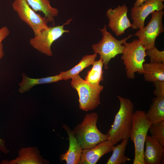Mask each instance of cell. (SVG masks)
Here are the masks:
<instances>
[{
    "label": "cell",
    "mask_w": 164,
    "mask_h": 164,
    "mask_svg": "<svg viewBox=\"0 0 164 164\" xmlns=\"http://www.w3.org/2000/svg\"><path fill=\"white\" fill-rule=\"evenodd\" d=\"M120 102L111 128L106 134L112 144L114 145L125 138H129L132 127L134 105L128 98L117 96Z\"/></svg>",
    "instance_id": "6da1fadb"
},
{
    "label": "cell",
    "mask_w": 164,
    "mask_h": 164,
    "mask_svg": "<svg viewBox=\"0 0 164 164\" xmlns=\"http://www.w3.org/2000/svg\"><path fill=\"white\" fill-rule=\"evenodd\" d=\"M98 118L96 112L87 114L72 130L83 149L91 148L108 139L106 134L101 132L97 128Z\"/></svg>",
    "instance_id": "7a4b0ae2"
},
{
    "label": "cell",
    "mask_w": 164,
    "mask_h": 164,
    "mask_svg": "<svg viewBox=\"0 0 164 164\" xmlns=\"http://www.w3.org/2000/svg\"><path fill=\"white\" fill-rule=\"evenodd\" d=\"M102 34V38L97 43L92 45L91 48L94 53L98 54L103 62L105 69L109 68L108 63L110 60L120 54H122L125 46L123 44L132 36H128L120 40L114 37L107 30V26L105 25L103 29H98Z\"/></svg>",
    "instance_id": "3957f363"
},
{
    "label": "cell",
    "mask_w": 164,
    "mask_h": 164,
    "mask_svg": "<svg viewBox=\"0 0 164 164\" xmlns=\"http://www.w3.org/2000/svg\"><path fill=\"white\" fill-rule=\"evenodd\" d=\"M152 123L142 110L134 112L133 123L129 138L134 144L135 156L133 164H145L144 147L147 132Z\"/></svg>",
    "instance_id": "277c9868"
},
{
    "label": "cell",
    "mask_w": 164,
    "mask_h": 164,
    "mask_svg": "<svg viewBox=\"0 0 164 164\" xmlns=\"http://www.w3.org/2000/svg\"><path fill=\"white\" fill-rule=\"evenodd\" d=\"M71 85L78 93L79 107L81 110L87 111L94 109L101 104L100 95L103 86L91 84L79 74L71 79Z\"/></svg>",
    "instance_id": "5b68a950"
},
{
    "label": "cell",
    "mask_w": 164,
    "mask_h": 164,
    "mask_svg": "<svg viewBox=\"0 0 164 164\" xmlns=\"http://www.w3.org/2000/svg\"><path fill=\"white\" fill-rule=\"evenodd\" d=\"M125 48L121 59L125 66L126 75L128 78L134 79L135 73L143 74V64L145 62L146 49L139 41L134 39L131 43L125 42Z\"/></svg>",
    "instance_id": "8992f818"
},
{
    "label": "cell",
    "mask_w": 164,
    "mask_h": 164,
    "mask_svg": "<svg viewBox=\"0 0 164 164\" xmlns=\"http://www.w3.org/2000/svg\"><path fill=\"white\" fill-rule=\"evenodd\" d=\"M72 20L70 19L62 25L49 26L40 31L37 34L30 39L29 43L34 49L47 56H53L51 47L53 43L69 30L64 29L65 25L69 24Z\"/></svg>",
    "instance_id": "52a82bcc"
},
{
    "label": "cell",
    "mask_w": 164,
    "mask_h": 164,
    "mask_svg": "<svg viewBox=\"0 0 164 164\" xmlns=\"http://www.w3.org/2000/svg\"><path fill=\"white\" fill-rule=\"evenodd\" d=\"M12 6L19 19L32 29L34 36L49 27L47 19L37 14L26 0H14Z\"/></svg>",
    "instance_id": "ba28073f"
},
{
    "label": "cell",
    "mask_w": 164,
    "mask_h": 164,
    "mask_svg": "<svg viewBox=\"0 0 164 164\" xmlns=\"http://www.w3.org/2000/svg\"><path fill=\"white\" fill-rule=\"evenodd\" d=\"M151 14V18L146 26L138 29L134 35L138 38V40L146 50L155 46L157 37L164 31L162 22L164 11H155Z\"/></svg>",
    "instance_id": "9c48e42d"
},
{
    "label": "cell",
    "mask_w": 164,
    "mask_h": 164,
    "mask_svg": "<svg viewBox=\"0 0 164 164\" xmlns=\"http://www.w3.org/2000/svg\"><path fill=\"white\" fill-rule=\"evenodd\" d=\"M164 0H148L138 7H133L131 10V15L133 20L131 28L137 29L144 27L145 20L150 14L155 11H162Z\"/></svg>",
    "instance_id": "30bf717a"
},
{
    "label": "cell",
    "mask_w": 164,
    "mask_h": 164,
    "mask_svg": "<svg viewBox=\"0 0 164 164\" xmlns=\"http://www.w3.org/2000/svg\"><path fill=\"white\" fill-rule=\"evenodd\" d=\"M128 8L125 4L118 5L114 9L108 10L106 14L108 19V27L117 36L125 33V30L132 27V25L127 17Z\"/></svg>",
    "instance_id": "8fae6325"
},
{
    "label": "cell",
    "mask_w": 164,
    "mask_h": 164,
    "mask_svg": "<svg viewBox=\"0 0 164 164\" xmlns=\"http://www.w3.org/2000/svg\"><path fill=\"white\" fill-rule=\"evenodd\" d=\"M49 161L44 159L36 147H27L20 149L18 156L15 159L2 161L1 164H48Z\"/></svg>",
    "instance_id": "7c38bea8"
},
{
    "label": "cell",
    "mask_w": 164,
    "mask_h": 164,
    "mask_svg": "<svg viewBox=\"0 0 164 164\" xmlns=\"http://www.w3.org/2000/svg\"><path fill=\"white\" fill-rule=\"evenodd\" d=\"M113 145L108 139L91 148L83 149L78 164H95L104 155L112 151Z\"/></svg>",
    "instance_id": "4fadbf2b"
},
{
    "label": "cell",
    "mask_w": 164,
    "mask_h": 164,
    "mask_svg": "<svg viewBox=\"0 0 164 164\" xmlns=\"http://www.w3.org/2000/svg\"><path fill=\"white\" fill-rule=\"evenodd\" d=\"M144 152L145 164H160L163 159L164 146L152 136L147 135Z\"/></svg>",
    "instance_id": "5bb4252c"
},
{
    "label": "cell",
    "mask_w": 164,
    "mask_h": 164,
    "mask_svg": "<svg viewBox=\"0 0 164 164\" xmlns=\"http://www.w3.org/2000/svg\"><path fill=\"white\" fill-rule=\"evenodd\" d=\"M63 127L68 135L69 143L68 150L66 153L60 155V159L65 161L67 164H78L83 149L73 131L65 124H63Z\"/></svg>",
    "instance_id": "9a60e30c"
},
{
    "label": "cell",
    "mask_w": 164,
    "mask_h": 164,
    "mask_svg": "<svg viewBox=\"0 0 164 164\" xmlns=\"http://www.w3.org/2000/svg\"><path fill=\"white\" fill-rule=\"evenodd\" d=\"M22 81L19 84V87L18 91L22 94L29 91L36 85L56 82L63 80L62 77L59 74L46 77L32 78L28 77L25 73H22Z\"/></svg>",
    "instance_id": "2e32d148"
},
{
    "label": "cell",
    "mask_w": 164,
    "mask_h": 164,
    "mask_svg": "<svg viewBox=\"0 0 164 164\" xmlns=\"http://www.w3.org/2000/svg\"><path fill=\"white\" fill-rule=\"evenodd\" d=\"M30 6L36 12H42L49 22L55 26V17L58 15L59 10L52 7L49 0H26Z\"/></svg>",
    "instance_id": "e0dca14e"
},
{
    "label": "cell",
    "mask_w": 164,
    "mask_h": 164,
    "mask_svg": "<svg viewBox=\"0 0 164 164\" xmlns=\"http://www.w3.org/2000/svg\"><path fill=\"white\" fill-rule=\"evenodd\" d=\"M145 80L148 82L164 81V63H144Z\"/></svg>",
    "instance_id": "ac0fdd59"
},
{
    "label": "cell",
    "mask_w": 164,
    "mask_h": 164,
    "mask_svg": "<svg viewBox=\"0 0 164 164\" xmlns=\"http://www.w3.org/2000/svg\"><path fill=\"white\" fill-rule=\"evenodd\" d=\"M97 54L86 55L83 56L79 63L71 69L65 71H61L59 74L63 80H67L72 79L79 74L83 70L92 65L97 56Z\"/></svg>",
    "instance_id": "d6986e66"
},
{
    "label": "cell",
    "mask_w": 164,
    "mask_h": 164,
    "mask_svg": "<svg viewBox=\"0 0 164 164\" xmlns=\"http://www.w3.org/2000/svg\"><path fill=\"white\" fill-rule=\"evenodd\" d=\"M146 116L152 123L164 120V97H154Z\"/></svg>",
    "instance_id": "ffe728a7"
},
{
    "label": "cell",
    "mask_w": 164,
    "mask_h": 164,
    "mask_svg": "<svg viewBox=\"0 0 164 164\" xmlns=\"http://www.w3.org/2000/svg\"><path fill=\"white\" fill-rule=\"evenodd\" d=\"M128 138H123L120 144L113 146L112 154L108 159L107 164H126L131 159L125 155L126 148L128 144Z\"/></svg>",
    "instance_id": "44dd1931"
},
{
    "label": "cell",
    "mask_w": 164,
    "mask_h": 164,
    "mask_svg": "<svg viewBox=\"0 0 164 164\" xmlns=\"http://www.w3.org/2000/svg\"><path fill=\"white\" fill-rule=\"evenodd\" d=\"M92 65V67L87 72L84 80L92 85H98L103 79V61L100 58L97 60H95Z\"/></svg>",
    "instance_id": "7402d4cb"
},
{
    "label": "cell",
    "mask_w": 164,
    "mask_h": 164,
    "mask_svg": "<svg viewBox=\"0 0 164 164\" xmlns=\"http://www.w3.org/2000/svg\"><path fill=\"white\" fill-rule=\"evenodd\" d=\"M149 130L151 136L164 147V120L152 123Z\"/></svg>",
    "instance_id": "603a6c76"
},
{
    "label": "cell",
    "mask_w": 164,
    "mask_h": 164,
    "mask_svg": "<svg viewBox=\"0 0 164 164\" xmlns=\"http://www.w3.org/2000/svg\"><path fill=\"white\" fill-rule=\"evenodd\" d=\"M146 54L150 58V63H164V51L158 50L155 46L146 50Z\"/></svg>",
    "instance_id": "cb8c5ba5"
},
{
    "label": "cell",
    "mask_w": 164,
    "mask_h": 164,
    "mask_svg": "<svg viewBox=\"0 0 164 164\" xmlns=\"http://www.w3.org/2000/svg\"><path fill=\"white\" fill-rule=\"evenodd\" d=\"M9 33V30L7 26L3 27L0 29V59H1L4 55L2 42L8 36Z\"/></svg>",
    "instance_id": "d4e9b609"
},
{
    "label": "cell",
    "mask_w": 164,
    "mask_h": 164,
    "mask_svg": "<svg viewBox=\"0 0 164 164\" xmlns=\"http://www.w3.org/2000/svg\"><path fill=\"white\" fill-rule=\"evenodd\" d=\"M153 83L155 87L153 91L154 95L164 97V81H158Z\"/></svg>",
    "instance_id": "484cf974"
},
{
    "label": "cell",
    "mask_w": 164,
    "mask_h": 164,
    "mask_svg": "<svg viewBox=\"0 0 164 164\" xmlns=\"http://www.w3.org/2000/svg\"><path fill=\"white\" fill-rule=\"evenodd\" d=\"M5 141L4 139L0 138V151L6 154L9 152V150L6 147L5 145Z\"/></svg>",
    "instance_id": "4316f807"
},
{
    "label": "cell",
    "mask_w": 164,
    "mask_h": 164,
    "mask_svg": "<svg viewBox=\"0 0 164 164\" xmlns=\"http://www.w3.org/2000/svg\"><path fill=\"white\" fill-rule=\"evenodd\" d=\"M147 0H136L133 7H138Z\"/></svg>",
    "instance_id": "83f0119b"
},
{
    "label": "cell",
    "mask_w": 164,
    "mask_h": 164,
    "mask_svg": "<svg viewBox=\"0 0 164 164\" xmlns=\"http://www.w3.org/2000/svg\"></svg>",
    "instance_id": "f1b7e54d"
}]
</instances>
